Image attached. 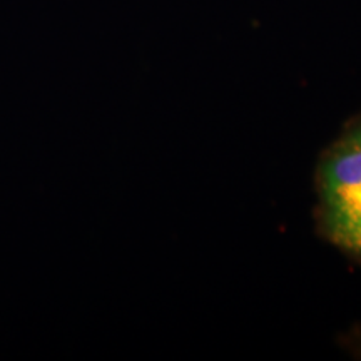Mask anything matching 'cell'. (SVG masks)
Here are the masks:
<instances>
[{
  "label": "cell",
  "instance_id": "obj_1",
  "mask_svg": "<svg viewBox=\"0 0 361 361\" xmlns=\"http://www.w3.org/2000/svg\"><path fill=\"white\" fill-rule=\"evenodd\" d=\"M318 211L361 207V144L341 134L319 157L316 168Z\"/></svg>",
  "mask_w": 361,
  "mask_h": 361
},
{
  "label": "cell",
  "instance_id": "obj_2",
  "mask_svg": "<svg viewBox=\"0 0 361 361\" xmlns=\"http://www.w3.org/2000/svg\"><path fill=\"white\" fill-rule=\"evenodd\" d=\"M318 231L324 239L361 261V207L350 211H318Z\"/></svg>",
  "mask_w": 361,
  "mask_h": 361
},
{
  "label": "cell",
  "instance_id": "obj_3",
  "mask_svg": "<svg viewBox=\"0 0 361 361\" xmlns=\"http://www.w3.org/2000/svg\"><path fill=\"white\" fill-rule=\"evenodd\" d=\"M343 134H346L348 137L353 139L358 144H361V114H358L353 119L350 121L348 124H346L345 130H343Z\"/></svg>",
  "mask_w": 361,
  "mask_h": 361
}]
</instances>
